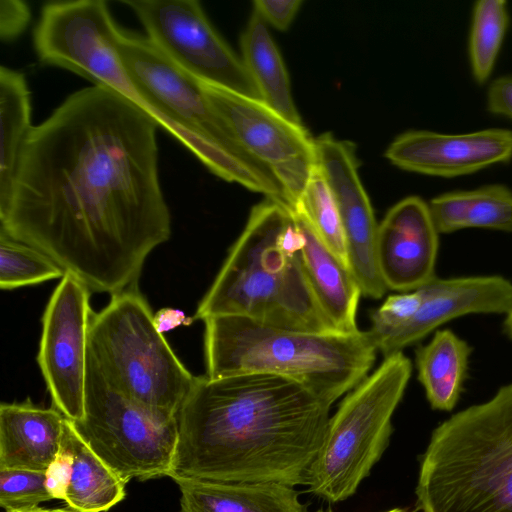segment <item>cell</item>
Listing matches in <instances>:
<instances>
[{
	"mask_svg": "<svg viewBox=\"0 0 512 512\" xmlns=\"http://www.w3.org/2000/svg\"><path fill=\"white\" fill-rule=\"evenodd\" d=\"M439 232L429 205L408 196L378 224L376 257L387 289L410 292L435 277Z\"/></svg>",
	"mask_w": 512,
	"mask_h": 512,
	"instance_id": "obj_17",
	"label": "cell"
},
{
	"mask_svg": "<svg viewBox=\"0 0 512 512\" xmlns=\"http://www.w3.org/2000/svg\"><path fill=\"white\" fill-rule=\"evenodd\" d=\"M90 292L82 281L65 272L44 311L37 355L53 407L73 422L84 417L88 339L94 314Z\"/></svg>",
	"mask_w": 512,
	"mask_h": 512,
	"instance_id": "obj_13",
	"label": "cell"
},
{
	"mask_svg": "<svg viewBox=\"0 0 512 512\" xmlns=\"http://www.w3.org/2000/svg\"><path fill=\"white\" fill-rule=\"evenodd\" d=\"M213 108L242 148L268 170L293 209L316 165V149L303 125L277 113L260 99L201 82Z\"/></svg>",
	"mask_w": 512,
	"mask_h": 512,
	"instance_id": "obj_12",
	"label": "cell"
},
{
	"mask_svg": "<svg viewBox=\"0 0 512 512\" xmlns=\"http://www.w3.org/2000/svg\"><path fill=\"white\" fill-rule=\"evenodd\" d=\"M192 322V318H187L182 311L173 308L161 309L154 315L155 326L162 334L179 325H189Z\"/></svg>",
	"mask_w": 512,
	"mask_h": 512,
	"instance_id": "obj_34",
	"label": "cell"
},
{
	"mask_svg": "<svg viewBox=\"0 0 512 512\" xmlns=\"http://www.w3.org/2000/svg\"><path fill=\"white\" fill-rule=\"evenodd\" d=\"M11 512H50V509H45L38 506L31 509L16 510Z\"/></svg>",
	"mask_w": 512,
	"mask_h": 512,
	"instance_id": "obj_36",
	"label": "cell"
},
{
	"mask_svg": "<svg viewBox=\"0 0 512 512\" xmlns=\"http://www.w3.org/2000/svg\"><path fill=\"white\" fill-rule=\"evenodd\" d=\"M88 354L113 389L166 417H177L196 378L156 328L137 285L93 314Z\"/></svg>",
	"mask_w": 512,
	"mask_h": 512,
	"instance_id": "obj_7",
	"label": "cell"
},
{
	"mask_svg": "<svg viewBox=\"0 0 512 512\" xmlns=\"http://www.w3.org/2000/svg\"><path fill=\"white\" fill-rule=\"evenodd\" d=\"M292 210L301 214L308 221L323 243L349 268L346 241L338 207L317 162Z\"/></svg>",
	"mask_w": 512,
	"mask_h": 512,
	"instance_id": "obj_27",
	"label": "cell"
},
{
	"mask_svg": "<svg viewBox=\"0 0 512 512\" xmlns=\"http://www.w3.org/2000/svg\"><path fill=\"white\" fill-rule=\"evenodd\" d=\"M31 17L28 5L20 0L0 1V36L3 41H12L27 27Z\"/></svg>",
	"mask_w": 512,
	"mask_h": 512,
	"instance_id": "obj_32",
	"label": "cell"
},
{
	"mask_svg": "<svg viewBox=\"0 0 512 512\" xmlns=\"http://www.w3.org/2000/svg\"><path fill=\"white\" fill-rule=\"evenodd\" d=\"M302 246L291 208L266 197L251 209L193 321L241 316L288 330L338 331L310 288Z\"/></svg>",
	"mask_w": 512,
	"mask_h": 512,
	"instance_id": "obj_3",
	"label": "cell"
},
{
	"mask_svg": "<svg viewBox=\"0 0 512 512\" xmlns=\"http://www.w3.org/2000/svg\"><path fill=\"white\" fill-rule=\"evenodd\" d=\"M158 123L93 85L69 95L23 145L0 231L45 253L91 292L137 285L169 240L158 174Z\"/></svg>",
	"mask_w": 512,
	"mask_h": 512,
	"instance_id": "obj_1",
	"label": "cell"
},
{
	"mask_svg": "<svg viewBox=\"0 0 512 512\" xmlns=\"http://www.w3.org/2000/svg\"><path fill=\"white\" fill-rule=\"evenodd\" d=\"M242 61L256 86L260 99L287 120L303 125L294 104L287 69L268 30L255 11L240 40Z\"/></svg>",
	"mask_w": 512,
	"mask_h": 512,
	"instance_id": "obj_24",
	"label": "cell"
},
{
	"mask_svg": "<svg viewBox=\"0 0 512 512\" xmlns=\"http://www.w3.org/2000/svg\"><path fill=\"white\" fill-rule=\"evenodd\" d=\"M292 212L303 236V269L320 309L336 330L344 333L359 331L357 310L362 294L359 284L308 221L298 212Z\"/></svg>",
	"mask_w": 512,
	"mask_h": 512,
	"instance_id": "obj_20",
	"label": "cell"
},
{
	"mask_svg": "<svg viewBox=\"0 0 512 512\" xmlns=\"http://www.w3.org/2000/svg\"><path fill=\"white\" fill-rule=\"evenodd\" d=\"M120 32L105 1L49 2L41 9L33 45L42 64L72 71L143 109L118 52Z\"/></svg>",
	"mask_w": 512,
	"mask_h": 512,
	"instance_id": "obj_10",
	"label": "cell"
},
{
	"mask_svg": "<svg viewBox=\"0 0 512 512\" xmlns=\"http://www.w3.org/2000/svg\"><path fill=\"white\" fill-rule=\"evenodd\" d=\"M428 205L440 234L467 228L512 232V189L504 184L448 191Z\"/></svg>",
	"mask_w": 512,
	"mask_h": 512,
	"instance_id": "obj_22",
	"label": "cell"
},
{
	"mask_svg": "<svg viewBox=\"0 0 512 512\" xmlns=\"http://www.w3.org/2000/svg\"><path fill=\"white\" fill-rule=\"evenodd\" d=\"M330 408L273 374L196 376L177 415L169 477L306 485Z\"/></svg>",
	"mask_w": 512,
	"mask_h": 512,
	"instance_id": "obj_2",
	"label": "cell"
},
{
	"mask_svg": "<svg viewBox=\"0 0 512 512\" xmlns=\"http://www.w3.org/2000/svg\"><path fill=\"white\" fill-rule=\"evenodd\" d=\"M472 347L449 329L437 330L432 339L415 351L418 380L430 406L451 411L468 376Z\"/></svg>",
	"mask_w": 512,
	"mask_h": 512,
	"instance_id": "obj_23",
	"label": "cell"
},
{
	"mask_svg": "<svg viewBox=\"0 0 512 512\" xmlns=\"http://www.w3.org/2000/svg\"><path fill=\"white\" fill-rule=\"evenodd\" d=\"M503 332L509 339L512 340V311L505 316L503 322Z\"/></svg>",
	"mask_w": 512,
	"mask_h": 512,
	"instance_id": "obj_35",
	"label": "cell"
},
{
	"mask_svg": "<svg viewBox=\"0 0 512 512\" xmlns=\"http://www.w3.org/2000/svg\"><path fill=\"white\" fill-rule=\"evenodd\" d=\"M420 302L421 296L417 289L389 296L371 313V328L368 332L373 341L406 323L415 314Z\"/></svg>",
	"mask_w": 512,
	"mask_h": 512,
	"instance_id": "obj_30",
	"label": "cell"
},
{
	"mask_svg": "<svg viewBox=\"0 0 512 512\" xmlns=\"http://www.w3.org/2000/svg\"><path fill=\"white\" fill-rule=\"evenodd\" d=\"M417 290L421 302L415 314L374 340L384 357L402 352L450 320L470 314L506 316L512 311V282L500 275L435 276Z\"/></svg>",
	"mask_w": 512,
	"mask_h": 512,
	"instance_id": "obj_15",
	"label": "cell"
},
{
	"mask_svg": "<svg viewBox=\"0 0 512 512\" xmlns=\"http://www.w3.org/2000/svg\"><path fill=\"white\" fill-rule=\"evenodd\" d=\"M395 166L415 173L455 178L512 160V130L486 128L468 133L407 131L385 152Z\"/></svg>",
	"mask_w": 512,
	"mask_h": 512,
	"instance_id": "obj_16",
	"label": "cell"
},
{
	"mask_svg": "<svg viewBox=\"0 0 512 512\" xmlns=\"http://www.w3.org/2000/svg\"><path fill=\"white\" fill-rule=\"evenodd\" d=\"M73 423L124 482L169 476L178 439L177 417L157 414L113 389L89 354L84 417Z\"/></svg>",
	"mask_w": 512,
	"mask_h": 512,
	"instance_id": "obj_9",
	"label": "cell"
},
{
	"mask_svg": "<svg viewBox=\"0 0 512 512\" xmlns=\"http://www.w3.org/2000/svg\"><path fill=\"white\" fill-rule=\"evenodd\" d=\"M122 3L134 11L153 44L184 72L200 82L260 99L242 58L214 29L198 1Z\"/></svg>",
	"mask_w": 512,
	"mask_h": 512,
	"instance_id": "obj_11",
	"label": "cell"
},
{
	"mask_svg": "<svg viewBox=\"0 0 512 512\" xmlns=\"http://www.w3.org/2000/svg\"><path fill=\"white\" fill-rule=\"evenodd\" d=\"M0 206L9 198L19 157L31 126L30 91L23 73L0 68Z\"/></svg>",
	"mask_w": 512,
	"mask_h": 512,
	"instance_id": "obj_25",
	"label": "cell"
},
{
	"mask_svg": "<svg viewBox=\"0 0 512 512\" xmlns=\"http://www.w3.org/2000/svg\"><path fill=\"white\" fill-rule=\"evenodd\" d=\"M126 484L65 418L59 452L46 471L52 498L78 512H103L125 498Z\"/></svg>",
	"mask_w": 512,
	"mask_h": 512,
	"instance_id": "obj_18",
	"label": "cell"
},
{
	"mask_svg": "<svg viewBox=\"0 0 512 512\" xmlns=\"http://www.w3.org/2000/svg\"><path fill=\"white\" fill-rule=\"evenodd\" d=\"M510 24L505 0H479L472 8L468 57L474 81L486 84L493 73Z\"/></svg>",
	"mask_w": 512,
	"mask_h": 512,
	"instance_id": "obj_26",
	"label": "cell"
},
{
	"mask_svg": "<svg viewBox=\"0 0 512 512\" xmlns=\"http://www.w3.org/2000/svg\"><path fill=\"white\" fill-rule=\"evenodd\" d=\"M65 270L38 249L0 231V287L12 290L62 278Z\"/></svg>",
	"mask_w": 512,
	"mask_h": 512,
	"instance_id": "obj_28",
	"label": "cell"
},
{
	"mask_svg": "<svg viewBox=\"0 0 512 512\" xmlns=\"http://www.w3.org/2000/svg\"><path fill=\"white\" fill-rule=\"evenodd\" d=\"M204 323L209 378L273 374L305 386L330 406L368 376L378 351L368 331L288 330L241 316Z\"/></svg>",
	"mask_w": 512,
	"mask_h": 512,
	"instance_id": "obj_4",
	"label": "cell"
},
{
	"mask_svg": "<svg viewBox=\"0 0 512 512\" xmlns=\"http://www.w3.org/2000/svg\"><path fill=\"white\" fill-rule=\"evenodd\" d=\"M412 363L402 352L384 357L379 367L346 394L330 417L306 485L336 503L352 496L381 458L392 433V416L403 398Z\"/></svg>",
	"mask_w": 512,
	"mask_h": 512,
	"instance_id": "obj_8",
	"label": "cell"
},
{
	"mask_svg": "<svg viewBox=\"0 0 512 512\" xmlns=\"http://www.w3.org/2000/svg\"><path fill=\"white\" fill-rule=\"evenodd\" d=\"M51 499L46 472L0 469V506L6 512L35 508Z\"/></svg>",
	"mask_w": 512,
	"mask_h": 512,
	"instance_id": "obj_29",
	"label": "cell"
},
{
	"mask_svg": "<svg viewBox=\"0 0 512 512\" xmlns=\"http://www.w3.org/2000/svg\"><path fill=\"white\" fill-rule=\"evenodd\" d=\"M117 46L144 111L159 126L218 177L286 203L277 180L242 148L199 80L174 64L147 36L121 29Z\"/></svg>",
	"mask_w": 512,
	"mask_h": 512,
	"instance_id": "obj_6",
	"label": "cell"
},
{
	"mask_svg": "<svg viewBox=\"0 0 512 512\" xmlns=\"http://www.w3.org/2000/svg\"><path fill=\"white\" fill-rule=\"evenodd\" d=\"M316 162L323 172L340 214L349 268L362 294L380 299L387 287L376 257L378 224L358 174L354 147L322 134L314 139Z\"/></svg>",
	"mask_w": 512,
	"mask_h": 512,
	"instance_id": "obj_14",
	"label": "cell"
},
{
	"mask_svg": "<svg viewBox=\"0 0 512 512\" xmlns=\"http://www.w3.org/2000/svg\"><path fill=\"white\" fill-rule=\"evenodd\" d=\"M50 512H78L71 508H57V509H50Z\"/></svg>",
	"mask_w": 512,
	"mask_h": 512,
	"instance_id": "obj_37",
	"label": "cell"
},
{
	"mask_svg": "<svg viewBox=\"0 0 512 512\" xmlns=\"http://www.w3.org/2000/svg\"><path fill=\"white\" fill-rule=\"evenodd\" d=\"M301 4V0H255L253 1V10L262 17L267 25L285 31L294 20Z\"/></svg>",
	"mask_w": 512,
	"mask_h": 512,
	"instance_id": "obj_31",
	"label": "cell"
},
{
	"mask_svg": "<svg viewBox=\"0 0 512 512\" xmlns=\"http://www.w3.org/2000/svg\"><path fill=\"white\" fill-rule=\"evenodd\" d=\"M179 512H307L293 486L277 482L173 479Z\"/></svg>",
	"mask_w": 512,
	"mask_h": 512,
	"instance_id": "obj_21",
	"label": "cell"
},
{
	"mask_svg": "<svg viewBox=\"0 0 512 512\" xmlns=\"http://www.w3.org/2000/svg\"><path fill=\"white\" fill-rule=\"evenodd\" d=\"M65 416L52 408L22 403L0 405V469L46 472L56 458Z\"/></svg>",
	"mask_w": 512,
	"mask_h": 512,
	"instance_id": "obj_19",
	"label": "cell"
},
{
	"mask_svg": "<svg viewBox=\"0 0 512 512\" xmlns=\"http://www.w3.org/2000/svg\"><path fill=\"white\" fill-rule=\"evenodd\" d=\"M415 494L421 512H512V383L435 428Z\"/></svg>",
	"mask_w": 512,
	"mask_h": 512,
	"instance_id": "obj_5",
	"label": "cell"
},
{
	"mask_svg": "<svg viewBox=\"0 0 512 512\" xmlns=\"http://www.w3.org/2000/svg\"><path fill=\"white\" fill-rule=\"evenodd\" d=\"M317 512H325L323 510H319ZM327 512H332L331 510H328ZM386 512H408L406 509H403V508H394V509H391L389 511H386Z\"/></svg>",
	"mask_w": 512,
	"mask_h": 512,
	"instance_id": "obj_38",
	"label": "cell"
},
{
	"mask_svg": "<svg viewBox=\"0 0 512 512\" xmlns=\"http://www.w3.org/2000/svg\"><path fill=\"white\" fill-rule=\"evenodd\" d=\"M486 108L493 115L512 120V74L501 75L489 83Z\"/></svg>",
	"mask_w": 512,
	"mask_h": 512,
	"instance_id": "obj_33",
	"label": "cell"
}]
</instances>
